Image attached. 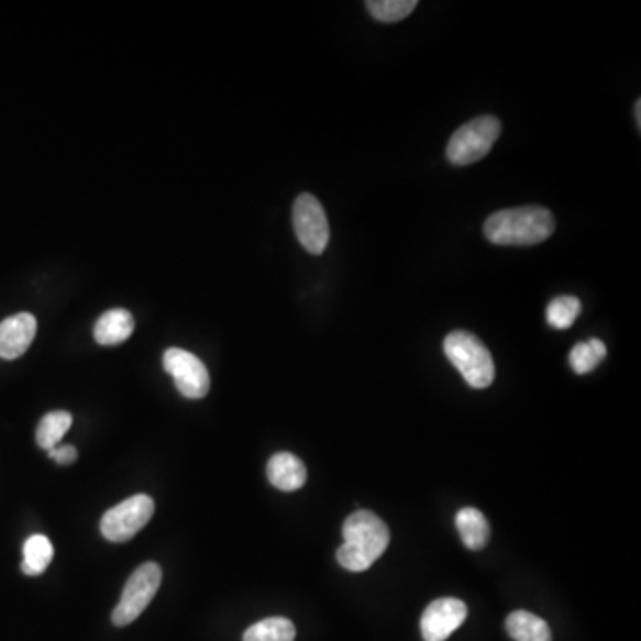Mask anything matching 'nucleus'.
Wrapping results in <instances>:
<instances>
[{
	"label": "nucleus",
	"instance_id": "1",
	"mask_svg": "<svg viewBox=\"0 0 641 641\" xmlns=\"http://www.w3.org/2000/svg\"><path fill=\"white\" fill-rule=\"evenodd\" d=\"M344 543L338 551V562L350 572H364L387 551L389 528L369 510H358L342 526Z\"/></svg>",
	"mask_w": 641,
	"mask_h": 641
},
{
	"label": "nucleus",
	"instance_id": "2",
	"mask_svg": "<svg viewBox=\"0 0 641 641\" xmlns=\"http://www.w3.org/2000/svg\"><path fill=\"white\" fill-rule=\"evenodd\" d=\"M556 221L553 212L540 206L505 209L488 218L485 235L499 246H534L554 234Z\"/></svg>",
	"mask_w": 641,
	"mask_h": 641
},
{
	"label": "nucleus",
	"instance_id": "3",
	"mask_svg": "<svg viewBox=\"0 0 641 641\" xmlns=\"http://www.w3.org/2000/svg\"><path fill=\"white\" fill-rule=\"evenodd\" d=\"M444 353L473 389H487L496 378V365L487 346L473 333L453 332L445 338Z\"/></svg>",
	"mask_w": 641,
	"mask_h": 641
},
{
	"label": "nucleus",
	"instance_id": "4",
	"mask_svg": "<svg viewBox=\"0 0 641 641\" xmlns=\"http://www.w3.org/2000/svg\"><path fill=\"white\" fill-rule=\"evenodd\" d=\"M501 136V122L496 117L474 118L460 126L447 143V159L454 166H468L487 157L497 137Z\"/></svg>",
	"mask_w": 641,
	"mask_h": 641
},
{
	"label": "nucleus",
	"instance_id": "5",
	"mask_svg": "<svg viewBox=\"0 0 641 641\" xmlns=\"http://www.w3.org/2000/svg\"><path fill=\"white\" fill-rule=\"evenodd\" d=\"M163 583V571L157 563L148 562L137 568L123 588L122 599L113 611V623L125 628L140 617L154 599Z\"/></svg>",
	"mask_w": 641,
	"mask_h": 641
},
{
	"label": "nucleus",
	"instance_id": "6",
	"mask_svg": "<svg viewBox=\"0 0 641 641\" xmlns=\"http://www.w3.org/2000/svg\"><path fill=\"white\" fill-rule=\"evenodd\" d=\"M155 502L146 494H137L103 513L100 531L109 542L122 543L134 539L154 517Z\"/></svg>",
	"mask_w": 641,
	"mask_h": 641
},
{
	"label": "nucleus",
	"instance_id": "7",
	"mask_svg": "<svg viewBox=\"0 0 641 641\" xmlns=\"http://www.w3.org/2000/svg\"><path fill=\"white\" fill-rule=\"evenodd\" d=\"M292 225L296 235L307 252L312 255H321L327 250L330 241V225H328L327 212L318 198L310 192H303L296 198L292 207Z\"/></svg>",
	"mask_w": 641,
	"mask_h": 641
},
{
	"label": "nucleus",
	"instance_id": "8",
	"mask_svg": "<svg viewBox=\"0 0 641 641\" xmlns=\"http://www.w3.org/2000/svg\"><path fill=\"white\" fill-rule=\"evenodd\" d=\"M164 371L174 378L178 393L184 398L201 399L206 398L211 389V376L206 364L197 355L180 350V347H169L163 356Z\"/></svg>",
	"mask_w": 641,
	"mask_h": 641
},
{
	"label": "nucleus",
	"instance_id": "9",
	"mask_svg": "<svg viewBox=\"0 0 641 641\" xmlns=\"http://www.w3.org/2000/svg\"><path fill=\"white\" fill-rule=\"evenodd\" d=\"M467 618V606L460 599L444 597L433 600L422 614L421 632L424 641H445Z\"/></svg>",
	"mask_w": 641,
	"mask_h": 641
},
{
	"label": "nucleus",
	"instance_id": "10",
	"mask_svg": "<svg viewBox=\"0 0 641 641\" xmlns=\"http://www.w3.org/2000/svg\"><path fill=\"white\" fill-rule=\"evenodd\" d=\"M36 318L27 312L11 316L0 323V358L14 361L27 352L36 338Z\"/></svg>",
	"mask_w": 641,
	"mask_h": 641
},
{
	"label": "nucleus",
	"instance_id": "11",
	"mask_svg": "<svg viewBox=\"0 0 641 641\" xmlns=\"http://www.w3.org/2000/svg\"><path fill=\"white\" fill-rule=\"evenodd\" d=\"M267 479L278 490H300L307 483V468L295 454L277 453L267 462Z\"/></svg>",
	"mask_w": 641,
	"mask_h": 641
},
{
	"label": "nucleus",
	"instance_id": "12",
	"mask_svg": "<svg viewBox=\"0 0 641 641\" xmlns=\"http://www.w3.org/2000/svg\"><path fill=\"white\" fill-rule=\"evenodd\" d=\"M134 332V318L125 309H111L100 316L95 324V341L100 346H118Z\"/></svg>",
	"mask_w": 641,
	"mask_h": 641
},
{
	"label": "nucleus",
	"instance_id": "13",
	"mask_svg": "<svg viewBox=\"0 0 641 641\" xmlns=\"http://www.w3.org/2000/svg\"><path fill=\"white\" fill-rule=\"evenodd\" d=\"M456 529L460 539L471 551H482L490 539V526L476 508H462L456 513Z\"/></svg>",
	"mask_w": 641,
	"mask_h": 641
},
{
	"label": "nucleus",
	"instance_id": "14",
	"mask_svg": "<svg viewBox=\"0 0 641 641\" xmlns=\"http://www.w3.org/2000/svg\"><path fill=\"white\" fill-rule=\"evenodd\" d=\"M506 631L516 641H553L549 623L524 609L513 611L506 618Z\"/></svg>",
	"mask_w": 641,
	"mask_h": 641
},
{
	"label": "nucleus",
	"instance_id": "15",
	"mask_svg": "<svg viewBox=\"0 0 641 641\" xmlns=\"http://www.w3.org/2000/svg\"><path fill=\"white\" fill-rule=\"evenodd\" d=\"M54 557V548L51 540L43 534H33L29 537L24 545V562H22V572L25 576H42L47 571Z\"/></svg>",
	"mask_w": 641,
	"mask_h": 641
},
{
	"label": "nucleus",
	"instance_id": "16",
	"mask_svg": "<svg viewBox=\"0 0 641 641\" xmlns=\"http://www.w3.org/2000/svg\"><path fill=\"white\" fill-rule=\"evenodd\" d=\"M71 422H74V417L66 410H56V412L43 417L38 430H36V442H38L40 447L45 451L57 447L63 436L66 435V431L70 430Z\"/></svg>",
	"mask_w": 641,
	"mask_h": 641
},
{
	"label": "nucleus",
	"instance_id": "17",
	"mask_svg": "<svg viewBox=\"0 0 641 641\" xmlns=\"http://www.w3.org/2000/svg\"><path fill=\"white\" fill-rule=\"evenodd\" d=\"M296 628L289 618L273 617L253 623L244 632L243 641H295Z\"/></svg>",
	"mask_w": 641,
	"mask_h": 641
},
{
	"label": "nucleus",
	"instance_id": "18",
	"mask_svg": "<svg viewBox=\"0 0 641 641\" xmlns=\"http://www.w3.org/2000/svg\"><path fill=\"white\" fill-rule=\"evenodd\" d=\"M365 8L378 22L394 24L407 19L408 14H412L417 2L416 0H369L365 2Z\"/></svg>",
	"mask_w": 641,
	"mask_h": 641
},
{
	"label": "nucleus",
	"instance_id": "19",
	"mask_svg": "<svg viewBox=\"0 0 641 641\" xmlns=\"http://www.w3.org/2000/svg\"><path fill=\"white\" fill-rule=\"evenodd\" d=\"M581 301L576 296H557L548 307V323L556 330L571 328L579 318Z\"/></svg>",
	"mask_w": 641,
	"mask_h": 641
},
{
	"label": "nucleus",
	"instance_id": "20",
	"mask_svg": "<svg viewBox=\"0 0 641 641\" xmlns=\"http://www.w3.org/2000/svg\"><path fill=\"white\" fill-rule=\"evenodd\" d=\"M568 362H571L574 373H577V375H588V373H592L603 362V358L597 355L590 342H579V344L572 347Z\"/></svg>",
	"mask_w": 641,
	"mask_h": 641
},
{
	"label": "nucleus",
	"instance_id": "21",
	"mask_svg": "<svg viewBox=\"0 0 641 641\" xmlns=\"http://www.w3.org/2000/svg\"><path fill=\"white\" fill-rule=\"evenodd\" d=\"M48 456H51L54 462H57L59 465H70L76 462L77 453L76 447L74 445H62V447H54V450L47 451Z\"/></svg>",
	"mask_w": 641,
	"mask_h": 641
},
{
	"label": "nucleus",
	"instance_id": "22",
	"mask_svg": "<svg viewBox=\"0 0 641 641\" xmlns=\"http://www.w3.org/2000/svg\"><path fill=\"white\" fill-rule=\"evenodd\" d=\"M634 113H637L638 129L641 126V100H638L637 106H634Z\"/></svg>",
	"mask_w": 641,
	"mask_h": 641
}]
</instances>
